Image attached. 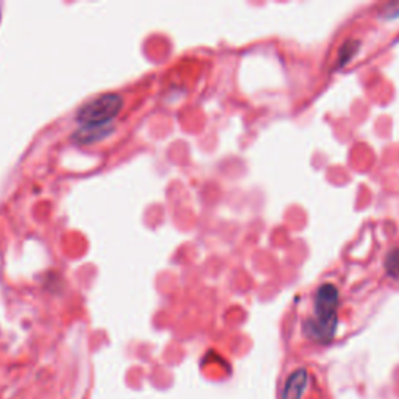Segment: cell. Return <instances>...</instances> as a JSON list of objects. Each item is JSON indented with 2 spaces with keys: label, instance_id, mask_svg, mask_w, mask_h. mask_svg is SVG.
<instances>
[{
  "label": "cell",
  "instance_id": "6da1fadb",
  "mask_svg": "<svg viewBox=\"0 0 399 399\" xmlns=\"http://www.w3.org/2000/svg\"><path fill=\"white\" fill-rule=\"evenodd\" d=\"M338 291L333 284L321 286L313 301V317L305 321L304 333L317 342H329L337 329Z\"/></svg>",
  "mask_w": 399,
  "mask_h": 399
},
{
  "label": "cell",
  "instance_id": "7a4b0ae2",
  "mask_svg": "<svg viewBox=\"0 0 399 399\" xmlns=\"http://www.w3.org/2000/svg\"><path fill=\"white\" fill-rule=\"evenodd\" d=\"M123 100L117 94H103L84 103L79 113L76 121L83 126H105L121 113Z\"/></svg>",
  "mask_w": 399,
  "mask_h": 399
},
{
  "label": "cell",
  "instance_id": "3957f363",
  "mask_svg": "<svg viewBox=\"0 0 399 399\" xmlns=\"http://www.w3.org/2000/svg\"><path fill=\"white\" fill-rule=\"evenodd\" d=\"M308 382L309 376L304 368L293 371L286 380L281 399H301L303 393L305 392V387H308Z\"/></svg>",
  "mask_w": 399,
  "mask_h": 399
},
{
  "label": "cell",
  "instance_id": "277c9868",
  "mask_svg": "<svg viewBox=\"0 0 399 399\" xmlns=\"http://www.w3.org/2000/svg\"><path fill=\"white\" fill-rule=\"evenodd\" d=\"M108 134L106 126H83L74 134V141L80 143H88L100 138H105Z\"/></svg>",
  "mask_w": 399,
  "mask_h": 399
},
{
  "label": "cell",
  "instance_id": "5b68a950",
  "mask_svg": "<svg viewBox=\"0 0 399 399\" xmlns=\"http://www.w3.org/2000/svg\"><path fill=\"white\" fill-rule=\"evenodd\" d=\"M360 42L359 41H348L342 46L340 52H338V59H337V67H343L353 59V56L358 54Z\"/></svg>",
  "mask_w": 399,
  "mask_h": 399
},
{
  "label": "cell",
  "instance_id": "8992f818",
  "mask_svg": "<svg viewBox=\"0 0 399 399\" xmlns=\"http://www.w3.org/2000/svg\"><path fill=\"white\" fill-rule=\"evenodd\" d=\"M384 266L390 278H399V248H393L388 251Z\"/></svg>",
  "mask_w": 399,
  "mask_h": 399
}]
</instances>
